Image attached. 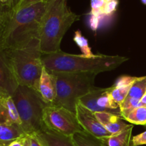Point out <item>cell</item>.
<instances>
[{"label":"cell","mask_w":146,"mask_h":146,"mask_svg":"<svg viewBox=\"0 0 146 146\" xmlns=\"http://www.w3.org/2000/svg\"><path fill=\"white\" fill-rule=\"evenodd\" d=\"M51 1L52 0L40 1L9 11L3 24L5 48H18L33 40L38 39L41 20Z\"/></svg>","instance_id":"1"},{"label":"cell","mask_w":146,"mask_h":146,"mask_svg":"<svg viewBox=\"0 0 146 146\" xmlns=\"http://www.w3.org/2000/svg\"><path fill=\"white\" fill-rule=\"evenodd\" d=\"M129 59L121 56L84 55L67 54L61 51L51 54H42L41 61L49 72L88 73L98 74L112 71Z\"/></svg>","instance_id":"2"},{"label":"cell","mask_w":146,"mask_h":146,"mask_svg":"<svg viewBox=\"0 0 146 146\" xmlns=\"http://www.w3.org/2000/svg\"><path fill=\"white\" fill-rule=\"evenodd\" d=\"M80 19L68 6V0H52L43 17L38 32L42 54L61 51V43L70 27Z\"/></svg>","instance_id":"3"},{"label":"cell","mask_w":146,"mask_h":146,"mask_svg":"<svg viewBox=\"0 0 146 146\" xmlns=\"http://www.w3.org/2000/svg\"><path fill=\"white\" fill-rule=\"evenodd\" d=\"M5 51L19 84L38 91L44 68L38 39L18 48H5Z\"/></svg>","instance_id":"4"},{"label":"cell","mask_w":146,"mask_h":146,"mask_svg":"<svg viewBox=\"0 0 146 146\" xmlns=\"http://www.w3.org/2000/svg\"><path fill=\"white\" fill-rule=\"evenodd\" d=\"M50 73L54 78L56 89V98L52 105L62 106L76 113V106L78 100L96 87L94 81L97 74Z\"/></svg>","instance_id":"5"},{"label":"cell","mask_w":146,"mask_h":146,"mask_svg":"<svg viewBox=\"0 0 146 146\" xmlns=\"http://www.w3.org/2000/svg\"><path fill=\"white\" fill-rule=\"evenodd\" d=\"M26 135H33L44 127L43 112L46 104L38 91L25 86H19L12 96Z\"/></svg>","instance_id":"6"},{"label":"cell","mask_w":146,"mask_h":146,"mask_svg":"<svg viewBox=\"0 0 146 146\" xmlns=\"http://www.w3.org/2000/svg\"><path fill=\"white\" fill-rule=\"evenodd\" d=\"M43 122L48 129L68 137L84 131L75 113L59 106H46L43 112Z\"/></svg>","instance_id":"7"},{"label":"cell","mask_w":146,"mask_h":146,"mask_svg":"<svg viewBox=\"0 0 146 146\" xmlns=\"http://www.w3.org/2000/svg\"><path fill=\"white\" fill-rule=\"evenodd\" d=\"M78 102L94 113H110L121 116L120 106L113 99L110 87H95L88 94L81 97Z\"/></svg>","instance_id":"8"},{"label":"cell","mask_w":146,"mask_h":146,"mask_svg":"<svg viewBox=\"0 0 146 146\" xmlns=\"http://www.w3.org/2000/svg\"><path fill=\"white\" fill-rule=\"evenodd\" d=\"M76 115L80 125L84 131L93 136L101 139L112 135L101 125L97 119L95 113L81 105L79 102H77L76 106Z\"/></svg>","instance_id":"9"},{"label":"cell","mask_w":146,"mask_h":146,"mask_svg":"<svg viewBox=\"0 0 146 146\" xmlns=\"http://www.w3.org/2000/svg\"><path fill=\"white\" fill-rule=\"evenodd\" d=\"M5 49L0 51V91L4 96H12L19 87Z\"/></svg>","instance_id":"10"},{"label":"cell","mask_w":146,"mask_h":146,"mask_svg":"<svg viewBox=\"0 0 146 146\" xmlns=\"http://www.w3.org/2000/svg\"><path fill=\"white\" fill-rule=\"evenodd\" d=\"M0 124L21 128L18 111L12 97L10 96H5L0 99Z\"/></svg>","instance_id":"11"},{"label":"cell","mask_w":146,"mask_h":146,"mask_svg":"<svg viewBox=\"0 0 146 146\" xmlns=\"http://www.w3.org/2000/svg\"><path fill=\"white\" fill-rule=\"evenodd\" d=\"M101 125L111 134L119 133L133 126L125 122L121 115L110 113H94Z\"/></svg>","instance_id":"12"},{"label":"cell","mask_w":146,"mask_h":146,"mask_svg":"<svg viewBox=\"0 0 146 146\" xmlns=\"http://www.w3.org/2000/svg\"><path fill=\"white\" fill-rule=\"evenodd\" d=\"M33 135L36 137L43 146H76L71 137L51 131L45 125L41 131Z\"/></svg>","instance_id":"13"},{"label":"cell","mask_w":146,"mask_h":146,"mask_svg":"<svg viewBox=\"0 0 146 146\" xmlns=\"http://www.w3.org/2000/svg\"><path fill=\"white\" fill-rule=\"evenodd\" d=\"M38 92L46 104L52 105L56 98V89L54 78L51 73L43 68L38 83Z\"/></svg>","instance_id":"14"},{"label":"cell","mask_w":146,"mask_h":146,"mask_svg":"<svg viewBox=\"0 0 146 146\" xmlns=\"http://www.w3.org/2000/svg\"><path fill=\"white\" fill-rule=\"evenodd\" d=\"M133 128V126L119 133L113 134L111 136L101 138L100 140L106 146H132L131 136Z\"/></svg>","instance_id":"15"},{"label":"cell","mask_w":146,"mask_h":146,"mask_svg":"<svg viewBox=\"0 0 146 146\" xmlns=\"http://www.w3.org/2000/svg\"><path fill=\"white\" fill-rule=\"evenodd\" d=\"M26 135L20 127L0 124V143H9L14 140L24 138Z\"/></svg>","instance_id":"16"},{"label":"cell","mask_w":146,"mask_h":146,"mask_svg":"<svg viewBox=\"0 0 146 146\" xmlns=\"http://www.w3.org/2000/svg\"><path fill=\"white\" fill-rule=\"evenodd\" d=\"M71 138L76 146H106L101 140L85 131L76 133Z\"/></svg>","instance_id":"17"},{"label":"cell","mask_w":146,"mask_h":146,"mask_svg":"<svg viewBox=\"0 0 146 146\" xmlns=\"http://www.w3.org/2000/svg\"><path fill=\"white\" fill-rule=\"evenodd\" d=\"M124 120L132 125H145L146 124V106H141L133 109L128 113Z\"/></svg>","instance_id":"18"},{"label":"cell","mask_w":146,"mask_h":146,"mask_svg":"<svg viewBox=\"0 0 146 146\" xmlns=\"http://www.w3.org/2000/svg\"><path fill=\"white\" fill-rule=\"evenodd\" d=\"M146 93V76L139 77L138 79L133 84L128 92V97L141 100L143 96Z\"/></svg>","instance_id":"19"},{"label":"cell","mask_w":146,"mask_h":146,"mask_svg":"<svg viewBox=\"0 0 146 146\" xmlns=\"http://www.w3.org/2000/svg\"><path fill=\"white\" fill-rule=\"evenodd\" d=\"M74 41L80 48L81 52H82V55L87 57L93 56L95 55V54H93L92 50H91V47L89 46V44H88L87 38L82 35L81 31H79V30H77L75 31Z\"/></svg>","instance_id":"20"},{"label":"cell","mask_w":146,"mask_h":146,"mask_svg":"<svg viewBox=\"0 0 146 146\" xmlns=\"http://www.w3.org/2000/svg\"><path fill=\"white\" fill-rule=\"evenodd\" d=\"M141 106H143L142 104H141L140 100L127 96L126 98H125V99L120 104L121 116H122V118L124 119V117H125L128 113L131 112L133 109Z\"/></svg>","instance_id":"21"},{"label":"cell","mask_w":146,"mask_h":146,"mask_svg":"<svg viewBox=\"0 0 146 146\" xmlns=\"http://www.w3.org/2000/svg\"><path fill=\"white\" fill-rule=\"evenodd\" d=\"M110 88H111V94L113 99L116 104H118L120 106V104L128 96L131 87L115 88L113 86H112Z\"/></svg>","instance_id":"22"},{"label":"cell","mask_w":146,"mask_h":146,"mask_svg":"<svg viewBox=\"0 0 146 146\" xmlns=\"http://www.w3.org/2000/svg\"><path fill=\"white\" fill-rule=\"evenodd\" d=\"M139 77L131 76H121L115 81L113 86L115 88H124V87H131L133 84L138 79Z\"/></svg>","instance_id":"23"},{"label":"cell","mask_w":146,"mask_h":146,"mask_svg":"<svg viewBox=\"0 0 146 146\" xmlns=\"http://www.w3.org/2000/svg\"><path fill=\"white\" fill-rule=\"evenodd\" d=\"M118 0H108L103 9V15L104 17H111L116 11L118 5Z\"/></svg>","instance_id":"24"},{"label":"cell","mask_w":146,"mask_h":146,"mask_svg":"<svg viewBox=\"0 0 146 146\" xmlns=\"http://www.w3.org/2000/svg\"><path fill=\"white\" fill-rule=\"evenodd\" d=\"M131 145L132 146H140L146 145V131L142 133L132 137L131 139Z\"/></svg>","instance_id":"25"},{"label":"cell","mask_w":146,"mask_h":146,"mask_svg":"<svg viewBox=\"0 0 146 146\" xmlns=\"http://www.w3.org/2000/svg\"><path fill=\"white\" fill-rule=\"evenodd\" d=\"M24 146H43L34 135H27L24 138Z\"/></svg>","instance_id":"26"},{"label":"cell","mask_w":146,"mask_h":146,"mask_svg":"<svg viewBox=\"0 0 146 146\" xmlns=\"http://www.w3.org/2000/svg\"><path fill=\"white\" fill-rule=\"evenodd\" d=\"M9 11V9L7 6L0 4V24L1 25L3 26V24L5 22Z\"/></svg>","instance_id":"27"},{"label":"cell","mask_w":146,"mask_h":146,"mask_svg":"<svg viewBox=\"0 0 146 146\" xmlns=\"http://www.w3.org/2000/svg\"><path fill=\"white\" fill-rule=\"evenodd\" d=\"M48 1V0H21L20 4L13 10L21 8V7H26V6L30 5V4H35V3H38V2H40V1ZM9 11H12V10H9Z\"/></svg>","instance_id":"28"},{"label":"cell","mask_w":146,"mask_h":146,"mask_svg":"<svg viewBox=\"0 0 146 146\" xmlns=\"http://www.w3.org/2000/svg\"><path fill=\"white\" fill-rule=\"evenodd\" d=\"M24 138H19V139L14 140V141L10 142L7 146H24Z\"/></svg>","instance_id":"29"},{"label":"cell","mask_w":146,"mask_h":146,"mask_svg":"<svg viewBox=\"0 0 146 146\" xmlns=\"http://www.w3.org/2000/svg\"><path fill=\"white\" fill-rule=\"evenodd\" d=\"M21 0H9L8 4V8L9 10H13L20 4Z\"/></svg>","instance_id":"30"},{"label":"cell","mask_w":146,"mask_h":146,"mask_svg":"<svg viewBox=\"0 0 146 146\" xmlns=\"http://www.w3.org/2000/svg\"><path fill=\"white\" fill-rule=\"evenodd\" d=\"M140 101H141V104H142L143 106H146V93L143 96Z\"/></svg>","instance_id":"31"},{"label":"cell","mask_w":146,"mask_h":146,"mask_svg":"<svg viewBox=\"0 0 146 146\" xmlns=\"http://www.w3.org/2000/svg\"><path fill=\"white\" fill-rule=\"evenodd\" d=\"M9 0H0V4H3V5H5L8 7V4H9ZM9 9V8H8Z\"/></svg>","instance_id":"32"},{"label":"cell","mask_w":146,"mask_h":146,"mask_svg":"<svg viewBox=\"0 0 146 146\" xmlns=\"http://www.w3.org/2000/svg\"><path fill=\"white\" fill-rule=\"evenodd\" d=\"M3 33H4V28H3V26L0 24V39L3 38Z\"/></svg>","instance_id":"33"},{"label":"cell","mask_w":146,"mask_h":146,"mask_svg":"<svg viewBox=\"0 0 146 146\" xmlns=\"http://www.w3.org/2000/svg\"><path fill=\"white\" fill-rule=\"evenodd\" d=\"M9 143H0V146H7Z\"/></svg>","instance_id":"34"},{"label":"cell","mask_w":146,"mask_h":146,"mask_svg":"<svg viewBox=\"0 0 146 146\" xmlns=\"http://www.w3.org/2000/svg\"><path fill=\"white\" fill-rule=\"evenodd\" d=\"M3 96H4V94H2V93H1V91H0V99H1V98H2V97H3Z\"/></svg>","instance_id":"35"},{"label":"cell","mask_w":146,"mask_h":146,"mask_svg":"<svg viewBox=\"0 0 146 146\" xmlns=\"http://www.w3.org/2000/svg\"><path fill=\"white\" fill-rule=\"evenodd\" d=\"M141 2L143 3V4L146 5V0H141Z\"/></svg>","instance_id":"36"},{"label":"cell","mask_w":146,"mask_h":146,"mask_svg":"<svg viewBox=\"0 0 146 146\" xmlns=\"http://www.w3.org/2000/svg\"><path fill=\"white\" fill-rule=\"evenodd\" d=\"M144 126H145V128H146V124H145V125H144Z\"/></svg>","instance_id":"37"},{"label":"cell","mask_w":146,"mask_h":146,"mask_svg":"<svg viewBox=\"0 0 146 146\" xmlns=\"http://www.w3.org/2000/svg\"><path fill=\"white\" fill-rule=\"evenodd\" d=\"M106 1H108V0H106Z\"/></svg>","instance_id":"38"},{"label":"cell","mask_w":146,"mask_h":146,"mask_svg":"<svg viewBox=\"0 0 146 146\" xmlns=\"http://www.w3.org/2000/svg\"></svg>","instance_id":"39"}]
</instances>
